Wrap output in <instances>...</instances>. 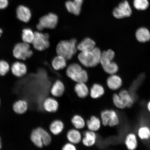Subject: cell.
Here are the masks:
<instances>
[{
  "instance_id": "cell-1",
  "label": "cell",
  "mask_w": 150,
  "mask_h": 150,
  "mask_svg": "<svg viewBox=\"0 0 150 150\" xmlns=\"http://www.w3.org/2000/svg\"><path fill=\"white\" fill-rule=\"evenodd\" d=\"M78 42L77 39L75 38L59 41L56 47V54L64 58L67 61L71 60L77 53Z\"/></svg>"
},
{
  "instance_id": "cell-2",
  "label": "cell",
  "mask_w": 150,
  "mask_h": 150,
  "mask_svg": "<svg viewBox=\"0 0 150 150\" xmlns=\"http://www.w3.org/2000/svg\"><path fill=\"white\" fill-rule=\"evenodd\" d=\"M102 52L99 49L95 47L89 51L80 52L77 59L82 65L88 68L97 66L100 63Z\"/></svg>"
},
{
  "instance_id": "cell-3",
  "label": "cell",
  "mask_w": 150,
  "mask_h": 150,
  "mask_svg": "<svg viewBox=\"0 0 150 150\" xmlns=\"http://www.w3.org/2000/svg\"><path fill=\"white\" fill-rule=\"evenodd\" d=\"M67 77L76 83H86L88 76L86 70L82 69L79 64L73 63L69 64L66 70Z\"/></svg>"
},
{
  "instance_id": "cell-4",
  "label": "cell",
  "mask_w": 150,
  "mask_h": 150,
  "mask_svg": "<svg viewBox=\"0 0 150 150\" xmlns=\"http://www.w3.org/2000/svg\"><path fill=\"white\" fill-rule=\"evenodd\" d=\"M115 52L112 50H108L102 52L100 63L103 70L110 75L115 74L119 70L117 64L112 62Z\"/></svg>"
},
{
  "instance_id": "cell-5",
  "label": "cell",
  "mask_w": 150,
  "mask_h": 150,
  "mask_svg": "<svg viewBox=\"0 0 150 150\" xmlns=\"http://www.w3.org/2000/svg\"><path fill=\"white\" fill-rule=\"evenodd\" d=\"M59 17L56 14L50 13L39 18L38 23L36 25V29L39 31L45 30H53L57 27Z\"/></svg>"
},
{
  "instance_id": "cell-6",
  "label": "cell",
  "mask_w": 150,
  "mask_h": 150,
  "mask_svg": "<svg viewBox=\"0 0 150 150\" xmlns=\"http://www.w3.org/2000/svg\"><path fill=\"white\" fill-rule=\"evenodd\" d=\"M32 44L33 47L36 51L43 52L50 46V35L47 33H42L41 31H35Z\"/></svg>"
},
{
  "instance_id": "cell-7",
  "label": "cell",
  "mask_w": 150,
  "mask_h": 150,
  "mask_svg": "<svg viewBox=\"0 0 150 150\" xmlns=\"http://www.w3.org/2000/svg\"><path fill=\"white\" fill-rule=\"evenodd\" d=\"M13 54L16 59L25 61L32 57L33 52L31 50L30 44L23 42L18 43L15 46Z\"/></svg>"
},
{
  "instance_id": "cell-8",
  "label": "cell",
  "mask_w": 150,
  "mask_h": 150,
  "mask_svg": "<svg viewBox=\"0 0 150 150\" xmlns=\"http://www.w3.org/2000/svg\"><path fill=\"white\" fill-rule=\"evenodd\" d=\"M101 120L105 126H116L119 123V119L116 112L113 110H105L101 112Z\"/></svg>"
},
{
  "instance_id": "cell-9",
  "label": "cell",
  "mask_w": 150,
  "mask_h": 150,
  "mask_svg": "<svg viewBox=\"0 0 150 150\" xmlns=\"http://www.w3.org/2000/svg\"><path fill=\"white\" fill-rule=\"evenodd\" d=\"M132 13V9L128 1L125 0L114 8L112 14L115 18L121 19L130 17Z\"/></svg>"
},
{
  "instance_id": "cell-10",
  "label": "cell",
  "mask_w": 150,
  "mask_h": 150,
  "mask_svg": "<svg viewBox=\"0 0 150 150\" xmlns=\"http://www.w3.org/2000/svg\"><path fill=\"white\" fill-rule=\"evenodd\" d=\"M83 0H74L66 2L65 6L69 13L76 16H79L81 11Z\"/></svg>"
},
{
  "instance_id": "cell-11",
  "label": "cell",
  "mask_w": 150,
  "mask_h": 150,
  "mask_svg": "<svg viewBox=\"0 0 150 150\" xmlns=\"http://www.w3.org/2000/svg\"><path fill=\"white\" fill-rule=\"evenodd\" d=\"M17 18L21 21L28 23L31 20L32 14L30 10L28 7L23 5L18 6L16 10Z\"/></svg>"
},
{
  "instance_id": "cell-12",
  "label": "cell",
  "mask_w": 150,
  "mask_h": 150,
  "mask_svg": "<svg viewBox=\"0 0 150 150\" xmlns=\"http://www.w3.org/2000/svg\"><path fill=\"white\" fill-rule=\"evenodd\" d=\"M11 71L15 76L21 78L27 74L28 68L25 64L19 62H16L12 65Z\"/></svg>"
},
{
  "instance_id": "cell-13",
  "label": "cell",
  "mask_w": 150,
  "mask_h": 150,
  "mask_svg": "<svg viewBox=\"0 0 150 150\" xmlns=\"http://www.w3.org/2000/svg\"><path fill=\"white\" fill-rule=\"evenodd\" d=\"M96 45L94 41L89 37L83 38L76 45V48L80 52L90 51Z\"/></svg>"
},
{
  "instance_id": "cell-14",
  "label": "cell",
  "mask_w": 150,
  "mask_h": 150,
  "mask_svg": "<svg viewBox=\"0 0 150 150\" xmlns=\"http://www.w3.org/2000/svg\"><path fill=\"white\" fill-rule=\"evenodd\" d=\"M42 106L46 111L53 113L57 111L59 108V104L55 99L48 97L45 99L42 103Z\"/></svg>"
},
{
  "instance_id": "cell-15",
  "label": "cell",
  "mask_w": 150,
  "mask_h": 150,
  "mask_svg": "<svg viewBox=\"0 0 150 150\" xmlns=\"http://www.w3.org/2000/svg\"><path fill=\"white\" fill-rule=\"evenodd\" d=\"M29 106V104L27 100L20 99L14 103L13 108L16 113L22 115L28 111Z\"/></svg>"
},
{
  "instance_id": "cell-16",
  "label": "cell",
  "mask_w": 150,
  "mask_h": 150,
  "mask_svg": "<svg viewBox=\"0 0 150 150\" xmlns=\"http://www.w3.org/2000/svg\"><path fill=\"white\" fill-rule=\"evenodd\" d=\"M65 91L64 84L60 80H57L54 82L50 89V93L54 97L62 96Z\"/></svg>"
},
{
  "instance_id": "cell-17",
  "label": "cell",
  "mask_w": 150,
  "mask_h": 150,
  "mask_svg": "<svg viewBox=\"0 0 150 150\" xmlns=\"http://www.w3.org/2000/svg\"><path fill=\"white\" fill-rule=\"evenodd\" d=\"M107 84L110 89L116 91L121 87L122 84V81L121 78L117 75L112 74L107 80Z\"/></svg>"
},
{
  "instance_id": "cell-18",
  "label": "cell",
  "mask_w": 150,
  "mask_h": 150,
  "mask_svg": "<svg viewBox=\"0 0 150 150\" xmlns=\"http://www.w3.org/2000/svg\"><path fill=\"white\" fill-rule=\"evenodd\" d=\"M96 140V136L95 132L89 130L84 133L83 137L82 139L83 145L87 147L94 145Z\"/></svg>"
},
{
  "instance_id": "cell-19",
  "label": "cell",
  "mask_w": 150,
  "mask_h": 150,
  "mask_svg": "<svg viewBox=\"0 0 150 150\" xmlns=\"http://www.w3.org/2000/svg\"><path fill=\"white\" fill-rule=\"evenodd\" d=\"M67 61L64 58L59 55L56 56L51 61L52 66L56 71H59L65 69L67 65Z\"/></svg>"
},
{
  "instance_id": "cell-20",
  "label": "cell",
  "mask_w": 150,
  "mask_h": 150,
  "mask_svg": "<svg viewBox=\"0 0 150 150\" xmlns=\"http://www.w3.org/2000/svg\"><path fill=\"white\" fill-rule=\"evenodd\" d=\"M67 138L69 142L74 145L79 144L82 139L81 134L76 129H72L69 130L67 133Z\"/></svg>"
},
{
  "instance_id": "cell-21",
  "label": "cell",
  "mask_w": 150,
  "mask_h": 150,
  "mask_svg": "<svg viewBox=\"0 0 150 150\" xmlns=\"http://www.w3.org/2000/svg\"><path fill=\"white\" fill-rule=\"evenodd\" d=\"M136 37L138 42L145 43L150 40V32L147 28L142 27L137 30Z\"/></svg>"
},
{
  "instance_id": "cell-22",
  "label": "cell",
  "mask_w": 150,
  "mask_h": 150,
  "mask_svg": "<svg viewBox=\"0 0 150 150\" xmlns=\"http://www.w3.org/2000/svg\"><path fill=\"white\" fill-rule=\"evenodd\" d=\"M30 139L34 145L37 147L42 148L44 146L42 135L38 128L34 129L32 131L30 136Z\"/></svg>"
},
{
  "instance_id": "cell-23",
  "label": "cell",
  "mask_w": 150,
  "mask_h": 150,
  "mask_svg": "<svg viewBox=\"0 0 150 150\" xmlns=\"http://www.w3.org/2000/svg\"><path fill=\"white\" fill-rule=\"evenodd\" d=\"M74 89L76 94L80 98H85L89 94V90L85 83H77Z\"/></svg>"
},
{
  "instance_id": "cell-24",
  "label": "cell",
  "mask_w": 150,
  "mask_h": 150,
  "mask_svg": "<svg viewBox=\"0 0 150 150\" xmlns=\"http://www.w3.org/2000/svg\"><path fill=\"white\" fill-rule=\"evenodd\" d=\"M64 128V124L60 120H54L50 124V130L54 135H58L62 132Z\"/></svg>"
},
{
  "instance_id": "cell-25",
  "label": "cell",
  "mask_w": 150,
  "mask_h": 150,
  "mask_svg": "<svg viewBox=\"0 0 150 150\" xmlns=\"http://www.w3.org/2000/svg\"><path fill=\"white\" fill-rule=\"evenodd\" d=\"M105 91L104 88L100 84H93L90 90V94L92 98L97 99L104 95Z\"/></svg>"
},
{
  "instance_id": "cell-26",
  "label": "cell",
  "mask_w": 150,
  "mask_h": 150,
  "mask_svg": "<svg viewBox=\"0 0 150 150\" xmlns=\"http://www.w3.org/2000/svg\"><path fill=\"white\" fill-rule=\"evenodd\" d=\"M86 124L89 130L95 132L100 128L101 122L98 118L93 116L88 120Z\"/></svg>"
},
{
  "instance_id": "cell-27",
  "label": "cell",
  "mask_w": 150,
  "mask_h": 150,
  "mask_svg": "<svg viewBox=\"0 0 150 150\" xmlns=\"http://www.w3.org/2000/svg\"><path fill=\"white\" fill-rule=\"evenodd\" d=\"M125 142L127 149L129 150L135 149L137 146V141L136 136L132 133H130L127 135Z\"/></svg>"
},
{
  "instance_id": "cell-28",
  "label": "cell",
  "mask_w": 150,
  "mask_h": 150,
  "mask_svg": "<svg viewBox=\"0 0 150 150\" xmlns=\"http://www.w3.org/2000/svg\"><path fill=\"white\" fill-rule=\"evenodd\" d=\"M21 36L23 42L31 44L34 38V33L30 28H26L22 30Z\"/></svg>"
},
{
  "instance_id": "cell-29",
  "label": "cell",
  "mask_w": 150,
  "mask_h": 150,
  "mask_svg": "<svg viewBox=\"0 0 150 150\" xmlns=\"http://www.w3.org/2000/svg\"><path fill=\"white\" fill-rule=\"evenodd\" d=\"M126 108H130L134 104V100L130 94L126 90H123L119 94Z\"/></svg>"
},
{
  "instance_id": "cell-30",
  "label": "cell",
  "mask_w": 150,
  "mask_h": 150,
  "mask_svg": "<svg viewBox=\"0 0 150 150\" xmlns=\"http://www.w3.org/2000/svg\"><path fill=\"white\" fill-rule=\"evenodd\" d=\"M71 122L75 128L80 130L83 129L86 125V122L83 118L78 115H74L71 119Z\"/></svg>"
},
{
  "instance_id": "cell-31",
  "label": "cell",
  "mask_w": 150,
  "mask_h": 150,
  "mask_svg": "<svg viewBox=\"0 0 150 150\" xmlns=\"http://www.w3.org/2000/svg\"><path fill=\"white\" fill-rule=\"evenodd\" d=\"M41 133L42 137L43 144L44 146H48L51 143L52 140V137L49 133L41 127H38Z\"/></svg>"
},
{
  "instance_id": "cell-32",
  "label": "cell",
  "mask_w": 150,
  "mask_h": 150,
  "mask_svg": "<svg viewBox=\"0 0 150 150\" xmlns=\"http://www.w3.org/2000/svg\"><path fill=\"white\" fill-rule=\"evenodd\" d=\"M133 3L135 8L138 10H145L149 6L148 0H134Z\"/></svg>"
},
{
  "instance_id": "cell-33",
  "label": "cell",
  "mask_w": 150,
  "mask_h": 150,
  "mask_svg": "<svg viewBox=\"0 0 150 150\" xmlns=\"http://www.w3.org/2000/svg\"><path fill=\"white\" fill-rule=\"evenodd\" d=\"M138 135L142 140L149 139L150 138V129L146 126L140 127L138 131Z\"/></svg>"
},
{
  "instance_id": "cell-34",
  "label": "cell",
  "mask_w": 150,
  "mask_h": 150,
  "mask_svg": "<svg viewBox=\"0 0 150 150\" xmlns=\"http://www.w3.org/2000/svg\"><path fill=\"white\" fill-rule=\"evenodd\" d=\"M10 66L6 61L0 60V76H5L10 70Z\"/></svg>"
},
{
  "instance_id": "cell-35",
  "label": "cell",
  "mask_w": 150,
  "mask_h": 150,
  "mask_svg": "<svg viewBox=\"0 0 150 150\" xmlns=\"http://www.w3.org/2000/svg\"><path fill=\"white\" fill-rule=\"evenodd\" d=\"M112 100L114 105L117 108L122 110L126 108V106L122 100L119 94H114L112 97Z\"/></svg>"
},
{
  "instance_id": "cell-36",
  "label": "cell",
  "mask_w": 150,
  "mask_h": 150,
  "mask_svg": "<svg viewBox=\"0 0 150 150\" xmlns=\"http://www.w3.org/2000/svg\"><path fill=\"white\" fill-rule=\"evenodd\" d=\"M62 149L63 150H76V149L74 144L69 142V143L65 144L63 146Z\"/></svg>"
},
{
  "instance_id": "cell-37",
  "label": "cell",
  "mask_w": 150,
  "mask_h": 150,
  "mask_svg": "<svg viewBox=\"0 0 150 150\" xmlns=\"http://www.w3.org/2000/svg\"><path fill=\"white\" fill-rule=\"evenodd\" d=\"M8 4V0H0V9L6 8Z\"/></svg>"
},
{
  "instance_id": "cell-38",
  "label": "cell",
  "mask_w": 150,
  "mask_h": 150,
  "mask_svg": "<svg viewBox=\"0 0 150 150\" xmlns=\"http://www.w3.org/2000/svg\"><path fill=\"white\" fill-rule=\"evenodd\" d=\"M147 108L149 112H150V101L148 103L147 105Z\"/></svg>"
},
{
  "instance_id": "cell-39",
  "label": "cell",
  "mask_w": 150,
  "mask_h": 150,
  "mask_svg": "<svg viewBox=\"0 0 150 150\" xmlns=\"http://www.w3.org/2000/svg\"><path fill=\"white\" fill-rule=\"evenodd\" d=\"M2 148V144L1 142V138L0 137V150H1Z\"/></svg>"
},
{
  "instance_id": "cell-40",
  "label": "cell",
  "mask_w": 150,
  "mask_h": 150,
  "mask_svg": "<svg viewBox=\"0 0 150 150\" xmlns=\"http://www.w3.org/2000/svg\"><path fill=\"white\" fill-rule=\"evenodd\" d=\"M3 33V30L2 29H1V28H0V33L1 34H2V33Z\"/></svg>"
},
{
  "instance_id": "cell-41",
  "label": "cell",
  "mask_w": 150,
  "mask_h": 150,
  "mask_svg": "<svg viewBox=\"0 0 150 150\" xmlns=\"http://www.w3.org/2000/svg\"><path fill=\"white\" fill-rule=\"evenodd\" d=\"M1 34L0 33V37H1Z\"/></svg>"
},
{
  "instance_id": "cell-42",
  "label": "cell",
  "mask_w": 150,
  "mask_h": 150,
  "mask_svg": "<svg viewBox=\"0 0 150 150\" xmlns=\"http://www.w3.org/2000/svg\"><path fill=\"white\" fill-rule=\"evenodd\" d=\"M0 105H1V101H0Z\"/></svg>"
}]
</instances>
